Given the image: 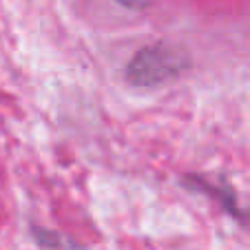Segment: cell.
Segmentation results:
<instances>
[{
    "mask_svg": "<svg viewBox=\"0 0 250 250\" xmlns=\"http://www.w3.org/2000/svg\"><path fill=\"white\" fill-rule=\"evenodd\" d=\"M193 60L184 47L173 42H153L135 51L124 69V78L131 86L155 89L180 78L190 69Z\"/></svg>",
    "mask_w": 250,
    "mask_h": 250,
    "instance_id": "cell-1",
    "label": "cell"
},
{
    "mask_svg": "<svg viewBox=\"0 0 250 250\" xmlns=\"http://www.w3.org/2000/svg\"><path fill=\"white\" fill-rule=\"evenodd\" d=\"M33 232H36V241H38L40 246H44V248H56V250L71 248V244L62 241V239H60V235H56V232L42 230V228H33Z\"/></svg>",
    "mask_w": 250,
    "mask_h": 250,
    "instance_id": "cell-2",
    "label": "cell"
},
{
    "mask_svg": "<svg viewBox=\"0 0 250 250\" xmlns=\"http://www.w3.org/2000/svg\"><path fill=\"white\" fill-rule=\"evenodd\" d=\"M115 2L126 7V9H131V11H144L151 7V0H115Z\"/></svg>",
    "mask_w": 250,
    "mask_h": 250,
    "instance_id": "cell-3",
    "label": "cell"
},
{
    "mask_svg": "<svg viewBox=\"0 0 250 250\" xmlns=\"http://www.w3.org/2000/svg\"><path fill=\"white\" fill-rule=\"evenodd\" d=\"M230 215H232V217L239 219V222L244 224V226H248V228H250V208H248V210H239V208L235 206V208L230 210Z\"/></svg>",
    "mask_w": 250,
    "mask_h": 250,
    "instance_id": "cell-4",
    "label": "cell"
}]
</instances>
